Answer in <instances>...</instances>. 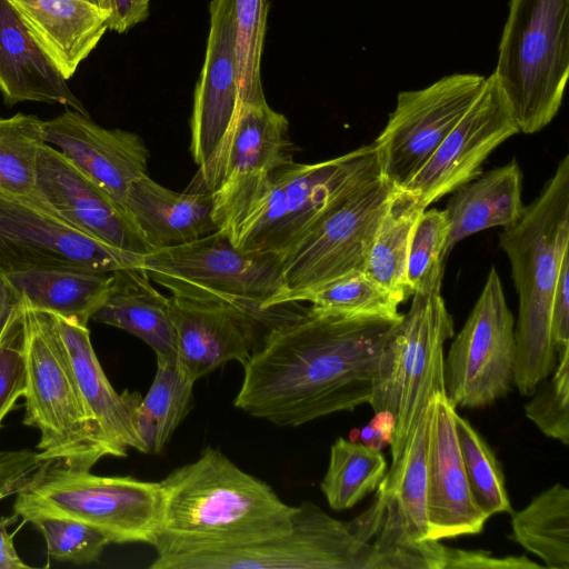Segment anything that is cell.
<instances>
[{
  "label": "cell",
  "instance_id": "cell-1",
  "mask_svg": "<svg viewBox=\"0 0 569 569\" xmlns=\"http://www.w3.org/2000/svg\"><path fill=\"white\" fill-rule=\"evenodd\" d=\"M401 319L290 311L242 365L234 406L298 427L369 403L380 357Z\"/></svg>",
  "mask_w": 569,
  "mask_h": 569
},
{
  "label": "cell",
  "instance_id": "cell-2",
  "mask_svg": "<svg viewBox=\"0 0 569 569\" xmlns=\"http://www.w3.org/2000/svg\"><path fill=\"white\" fill-rule=\"evenodd\" d=\"M160 486L161 516L151 545L157 557L254 545L291 528L295 507L210 446Z\"/></svg>",
  "mask_w": 569,
  "mask_h": 569
},
{
  "label": "cell",
  "instance_id": "cell-3",
  "mask_svg": "<svg viewBox=\"0 0 569 569\" xmlns=\"http://www.w3.org/2000/svg\"><path fill=\"white\" fill-rule=\"evenodd\" d=\"M380 177L373 143L321 162L293 161L218 187L213 219L236 248L283 257L333 206Z\"/></svg>",
  "mask_w": 569,
  "mask_h": 569
},
{
  "label": "cell",
  "instance_id": "cell-4",
  "mask_svg": "<svg viewBox=\"0 0 569 569\" xmlns=\"http://www.w3.org/2000/svg\"><path fill=\"white\" fill-rule=\"evenodd\" d=\"M499 246L506 252L519 296L515 325L512 382L532 396L557 366L550 339V307L560 268L569 254V156L558 163L521 217L505 227Z\"/></svg>",
  "mask_w": 569,
  "mask_h": 569
},
{
  "label": "cell",
  "instance_id": "cell-5",
  "mask_svg": "<svg viewBox=\"0 0 569 569\" xmlns=\"http://www.w3.org/2000/svg\"><path fill=\"white\" fill-rule=\"evenodd\" d=\"M23 301V300H22ZM23 423L40 432L39 458L90 470L111 456L77 387L52 315L23 302Z\"/></svg>",
  "mask_w": 569,
  "mask_h": 569
},
{
  "label": "cell",
  "instance_id": "cell-6",
  "mask_svg": "<svg viewBox=\"0 0 569 569\" xmlns=\"http://www.w3.org/2000/svg\"><path fill=\"white\" fill-rule=\"evenodd\" d=\"M493 73L519 131L547 127L569 74V0H510Z\"/></svg>",
  "mask_w": 569,
  "mask_h": 569
},
{
  "label": "cell",
  "instance_id": "cell-7",
  "mask_svg": "<svg viewBox=\"0 0 569 569\" xmlns=\"http://www.w3.org/2000/svg\"><path fill=\"white\" fill-rule=\"evenodd\" d=\"M161 506L160 482L47 463L17 495L13 512L24 522L37 516L78 520L102 531L111 543L152 545Z\"/></svg>",
  "mask_w": 569,
  "mask_h": 569
},
{
  "label": "cell",
  "instance_id": "cell-8",
  "mask_svg": "<svg viewBox=\"0 0 569 569\" xmlns=\"http://www.w3.org/2000/svg\"><path fill=\"white\" fill-rule=\"evenodd\" d=\"M440 288L436 283L412 295L373 379L370 406L375 413L386 411L395 418L392 461L400 457L432 395L445 392L443 345L455 330Z\"/></svg>",
  "mask_w": 569,
  "mask_h": 569
},
{
  "label": "cell",
  "instance_id": "cell-9",
  "mask_svg": "<svg viewBox=\"0 0 569 569\" xmlns=\"http://www.w3.org/2000/svg\"><path fill=\"white\" fill-rule=\"evenodd\" d=\"M139 267L172 296L223 300L268 310L280 306L284 293L283 257L244 251L217 229L196 240L156 249Z\"/></svg>",
  "mask_w": 569,
  "mask_h": 569
},
{
  "label": "cell",
  "instance_id": "cell-10",
  "mask_svg": "<svg viewBox=\"0 0 569 569\" xmlns=\"http://www.w3.org/2000/svg\"><path fill=\"white\" fill-rule=\"evenodd\" d=\"M151 569H378L371 542L311 501L295 507L288 532L263 542L156 557Z\"/></svg>",
  "mask_w": 569,
  "mask_h": 569
},
{
  "label": "cell",
  "instance_id": "cell-11",
  "mask_svg": "<svg viewBox=\"0 0 569 569\" xmlns=\"http://www.w3.org/2000/svg\"><path fill=\"white\" fill-rule=\"evenodd\" d=\"M395 188L382 177L350 193L322 216L283 256L280 306L352 272L365 271L379 221Z\"/></svg>",
  "mask_w": 569,
  "mask_h": 569
},
{
  "label": "cell",
  "instance_id": "cell-12",
  "mask_svg": "<svg viewBox=\"0 0 569 569\" xmlns=\"http://www.w3.org/2000/svg\"><path fill=\"white\" fill-rule=\"evenodd\" d=\"M513 365L515 319L492 267L443 360L446 397L455 408L492 405L510 390Z\"/></svg>",
  "mask_w": 569,
  "mask_h": 569
},
{
  "label": "cell",
  "instance_id": "cell-13",
  "mask_svg": "<svg viewBox=\"0 0 569 569\" xmlns=\"http://www.w3.org/2000/svg\"><path fill=\"white\" fill-rule=\"evenodd\" d=\"M485 80L477 73H453L426 88L401 91L372 142L382 179L395 189L405 188L475 101Z\"/></svg>",
  "mask_w": 569,
  "mask_h": 569
},
{
  "label": "cell",
  "instance_id": "cell-14",
  "mask_svg": "<svg viewBox=\"0 0 569 569\" xmlns=\"http://www.w3.org/2000/svg\"><path fill=\"white\" fill-rule=\"evenodd\" d=\"M142 256L76 230L37 200L0 193V274L42 268L103 272L139 267Z\"/></svg>",
  "mask_w": 569,
  "mask_h": 569
},
{
  "label": "cell",
  "instance_id": "cell-15",
  "mask_svg": "<svg viewBox=\"0 0 569 569\" xmlns=\"http://www.w3.org/2000/svg\"><path fill=\"white\" fill-rule=\"evenodd\" d=\"M268 310L223 300L170 298L177 361L193 382L229 361L246 363L268 331L290 311Z\"/></svg>",
  "mask_w": 569,
  "mask_h": 569
},
{
  "label": "cell",
  "instance_id": "cell-16",
  "mask_svg": "<svg viewBox=\"0 0 569 569\" xmlns=\"http://www.w3.org/2000/svg\"><path fill=\"white\" fill-rule=\"evenodd\" d=\"M518 132L510 106L492 72L468 110L402 189L427 208L480 176L491 152Z\"/></svg>",
  "mask_w": 569,
  "mask_h": 569
},
{
  "label": "cell",
  "instance_id": "cell-17",
  "mask_svg": "<svg viewBox=\"0 0 569 569\" xmlns=\"http://www.w3.org/2000/svg\"><path fill=\"white\" fill-rule=\"evenodd\" d=\"M36 194L52 213L94 240L138 256L153 251L127 209L47 143L38 153Z\"/></svg>",
  "mask_w": 569,
  "mask_h": 569
},
{
  "label": "cell",
  "instance_id": "cell-18",
  "mask_svg": "<svg viewBox=\"0 0 569 569\" xmlns=\"http://www.w3.org/2000/svg\"><path fill=\"white\" fill-rule=\"evenodd\" d=\"M206 53L194 88L190 151L206 168L227 137L240 106L234 0H211Z\"/></svg>",
  "mask_w": 569,
  "mask_h": 569
},
{
  "label": "cell",
  "instance_id": "cell-19",
  "mask_svg": "<svg viewBox=\"0 0 569 569\" xmlns=\"http://www.w3.org/2000/svg\"><path fill=\"white\" fill-rule=\"evenodd\" d=\"M456 408L435 392L427 443L428 539L478 535L488 516L476 503L459 449Z\"/></svg>",
  "mask_w": 569,
  "mask_h": 569
},
{
  "label": "cell",
  "instance_id": "cell-20",
  "mask_svg": "<svg viewBox=\"0 0 569 569\" xmlns=\"http://www.w3.org/2000/svg\"><path fill=\"white\" fill-rule=\"evenodd\" d=\"M42 129L44 143L123 207L130 184L148 173L149 151L133 132L103 128L73 109L43 120Z\"/></svg>",
  "mask_w": 569,
  "mask_h": 569
},
{
  "label": "cell",
  "instance_id": "cell-21",
  "mask_svg": "<svg viewBox=\"0 0 569 569\" xmlns=\"http://www.w3.org/2000/svg\"><path fill=\"white\" fill-rule=\"evenodd\" d=\"M289 121L267 101L243 103L210 163L187 188L213 192L224 182L253 172H269L293 162Z\"/></svg>",
  "mask_w": 569,
  "mask_h": 569
},
{
  "label": "cell",
  "instance_id": "cell-22",
  "mask_svg": "<svg viewBox=\"0 0 569 569\" xmlns=\"http://www.w3.org/2000/svg\"><path fill=\"white\" fill-rule=\"evenodd\" d=\"M52 319L77 387L111 457H126L128 448L142 452L136 427L141 395L129 390L119 393L111 386L93 350L88 326L56 315Z\"/></svg>",
  "mask_w": 569,
  "mask_h": 569
},
{
  "label": "cell",
  "instance_id": "cell-23",
  "mask_svg": "<svg viewBox=\"0 0 569 569\" xmlns=\"http://www.w3.org/2000/svg\"><path fill=\"white\" fill-rule=\"evenodd\" d=\"M8 1L66 80L74 74L108 30V10L90 0Z\"/></svg>",
  "mask_w": 569,
  "mask_h": 569
},
{
  "label": "cell",
  "instance_id": "cell-24",
  "mask_svg": "<svg viewBox=\"0 0 569 569\" xmlns=\"http://www.w3.org/2000/svg\"><path fill=\"white\" fill-rule=\"evenodd\" d=\"M0 92L7 107L59 103L89 116L8 0H0Z\"/></svg>",
  "mask_w": 569,
  "mask_h": 569
},
{
  "label": "cell",
  "instance_id": "cell-25",
  "mask_svg": "<svg viewBox=\"0 0 569 569\" xmlns=\"http://www.w3.org/2000/svg\"><path fill=\"white\" fill-rule=\"evenodd\" d=\"M124 208L152 250L182 244L218 229L212 192L172 191L148 173L130 184Z\"/></svg>",
  "mask_w": 569,
  "mask_h": 569
},
{
  "label": "cell",
  "instance_id": "cell-26",
  "mask_svg": "<svg viewBox=\"0 0 569 569\" xmlns=\"http://www.w3.org/2000/svg\"><path fill=\"white\" fill-rule=\"evenodd\" d=\"M109 293L91 320L122 329L146 342L156 358L177 360L170 298L160 293L140 267L112 272Z\"/></svg>",
  "mask_w": 569,
  "mask_h": 569
},
{
  "label": "cell",
  "instance_id": "cell-27",
  "mask_svg": "<svg viewBox=\"0 0 569 569\" xmlns=\"http://www.w3.org/2000/svg\"><path fill=\"white\" fill-rule=\"evenodd\" d=\"M522 178L518 161L512 159L452 192L445 209L449 224L445 259L467 237L493 227H508L521 217Z\"/></svg>",
  "mask_w": 569,
  "mask_h": 569
},
{
  "label": "cell",
  "instance_id": "cell-28",
  "mask_svg": "<svg viewBox=\"0 0 569 569\" xmlns=\"http://www.w3.org/2000/svg\"><path fill=\"white\" fill-rule=\"evenodd\" d=\"M27 307L88 326L106 300L112 272L84 268H42L4 274Z\"/></svg>",
  "mask_w": 569,
  "mask_h": 569
},
{
  "label": "cell",
  "instance_id": "cell-29",
  "mask_svg": "<svg viewBox=\"0 0 569 569\" xmlns=\"http://www.w3.org/2000/svg\"><path fill=\"white\" fill-rule=\"evenodd\" d=\"M405 189H395L379 221L365 272L400 303L412 296L407 282V257L413 227L426 210Z\"/></svg>",
  "mask_w": 569,
  "mask_h": 569
},
{
  "label": "cell",
  "instance_id": "cell-30",
  "mask_svg": "<svg viewBox=\"0 0 569 569\" xmlns=\"http://www.w3.org/2000/svg\"><path fill=\"white\" fill-rule=\"evenodd\" d=\"M431 401L432 397L377 491L395 506L407 533L416 541L428 539L427 443Z\"/></svg>",
  "mask_w": 569,
  "mask_h": 569
},
{
  "label": "cell",
  "instance_id": "cell-31",
  "mask_svg": "<svg viewBox=\"0 0 569 569\" xmlns=\"http://www.w3.org/2000/svg\"><path fill=\"white\" fill-rule=\"evenodd\" d=\"M150 389L136 408V427L143 453H160L190 411L193 385L177 360L156 358Z\"/></svg>",
  "mask_w": 569,
  "mask_h": 569
},
{
  "label": "cell",
  "instance_id": "cell-32",
  "mask_svg": "<svg viewBox=\"0 0 569 569\" xmlns=\"http://www.w3.org/2000/svg\"><path fill=\"white\" fill-rule=\"evenodd\" d=\"M511 538L546 567L569 569V490L558 482L511 512Z\"/></svg>",
  "mask_w": 569,
  "mask_h": 569
},
{
  "label": "cell",
  "instance_id": "cell-33",
  "mask_svg": "<svg viewBox=\"0 0 569 569\" xmlns=\"http://www.w3.org/2000/svg\"><path fill=\"white\" fill-rule=\"evenodd\" d=\"M386 472L379 449L340 437L331 446L320 489L331 509H349L377 489Z\"/></svg>",
  "mask_w": 569,
  "mask_h": 569
},
{
  "label": "cell",
  "instance_id": "cell-34",
  "mask_svg": "<svg viewBox=\"0 0 569 569\" xmlns=\"http://www.w3.org/2000/svg\"><path fill=\"white\" fill-rule=\"evenodd\" d=\"M42 121L34 114L0 117V193L38 201L36 169L44 143Z\"/></svg>",
  "mask_w": 569,
  "mask_h": 569
},
{
  "label": "cell",
  "instance_id": "cell-35",
  "mask_svg": "<svg viewBox=\"0 0 569 569\" xmlns=\"http://www.w3.org/2000/svg\"><path fill=\"white\" fill-rule=\"evenodd\" d=\"M455 426L469 487L478 507L490 518L512 512L500 462L482 436L457 412Z\"/></svg>",
  "mask_w": 569,
  "mask_h": 569
},
{
  "label": "cell",
  "instance_id": "cell-36",
  "mask_svg": "<svg viewBox=\"0 0 569 569\" xmlns=\"http://www.w3.org/2000/svg\"><path fill=\"white\" fill-rule=\"evenodd\" d=\"M313 309L347 317L399 319L400 302L365 271L352 272L307 295Z\"/></svg>",
  "mask_w": 569,
  "mask_h": 569
},
{
  "label": "cell",
  "instance_id": "cell-37",
  "mask_svg": "<svg viewBox=\"0 0 569 569\" xmlns=\"http://www.w3.org/2000/svg\"><path fill=\"white\" fill-rule=\"evenodd\" d=\"M268 9V0H234L240 106L266 100L261 57Z\"/></svg>",
  "mask_w": 569,
  "mask_h": 569
},
{
  "label": "cell",
  "instance_id": "cell-38",
  "mask_svg": "<svg viewBox=\"0 0 569 569\" xmlns=\"http://www.w3.org/2000/svg\"><path fill=\"white\" fill-rule=\"evenodd\" d=\"M448 232L445 210L426 209L418 218L410 238L406 268L412 295L441 283Z\"/></svg>",
  "mask_w": 569,
  "mask_h": 569
},
{
  "label": "cell",
  "instance_id": "cell-39",
  "mask_svg": "<svg viewBox=\"0 0 569 569\" xmlns=\"http://www.w3.org/2000/svg\"><path fill=\"white\" fill-rule=\"evenodd\" d=\"M42 535L48 555L58 560L86 565L99 559L109 538L84 522L54 516H37L30 521Z\"/></svg>",
  "mask_w": 569,
  "mask_h": 569
},
{
  "label": "cell",
  "instance_id": "cell-40",
  "mask_svg": "<svg viewBox=\"0 0 569 569\" xmlns=\"http://www.w3.org/2000/svg\"><path fill=\"white\" fill-rule=\"evenodd\" d=\"M558 365L525 405V413L547 437L569 445V348L558 352Z\"/></svg>",
  "mask_w": 569,
  "mask_h": 569
},
{
  "label": "cell",
  "instance_id": "cell-41",
  "mask_svg": "<svg viewBox=\"0 0 569 569\" xmlns=\"http://www.w3.org/2000/svg\"><path fill=\"white\" fill-rule=\"evenodd\" d=\"M23 301L0 338V427L24 391Z\"/></svg>",
  "mask_w": 569,
  "mask_h": 569
},
{
  "label": "cell",
  "instance_id": "cell-42",
  "mask_svg": "<svg viewBox=\"0 0 569 569\" xmlns=\"http://www.w3.org/2000/svg\"><path fill=\"white\" fill-rule=\"evenodd\" d=\"M47 462L30 449L0 451V500L17 496L42 471Z\"/></svg>",
  "mask_w": 569,
  "mask_h": 569
},
{
  "label": "cell",
  "instance_id": "cell-43",
  "mask_svg": "<svg viewBox=\"0 0 569 569\" xmlns=\"http://www.w3.org/2000/svg\"><path fill=\"white\" fill-rule=\"evenodd\" d=\"M439 569H533L541 568L525 556L493 557L483 550H462L441 546Z\"/></svg>",
  "mask_w": 569,
  "mask_h": 569
},
{
  "label": "cell",
  "instance_id": "cell-44",
  "mask_svg": "<svg viewBox=\"0 0 569 569\" xmlns=\"http://www.w3.org/2000/svg\"><path fill=\"white\" fill-rule=\"evenodd\" d=\"M550 339L557 353L569 348V254L562 261L552 295Z\"/></svg>",
  "mask_w": 569,
  "mask_h": 569
},
{
  "label": "cell",
  "instance_id": "cell-45",
  "mask_svg": "<svg viewBox=\"0 0 569 569\" xmlns=\"http://www.w3.org/2000/svg\"><path fill=\"white\" fill-rule=\"evenodd\" d=\"M108 30L124 33L149 17L150 0H104Z\"/></svg>",
  "mask_w": 569,
  "mask_h": 569
},
{
  "label": "cell",
  "instance_id": "cell-46",
  "mask_svg": "<svg viewBox=\"0 0 569 569\" xmlns=\"http://www.w3.org/2000/svg\"><path fill=\"white\" fill-rule=\"evenodd\" d=\"M375 418L362 429L365 445L379 449L390 443L395 431V418L390 412H377Z\"/></svg>",
  "mask_w": 569,
  "mask_h": 569
},
{
  "label": "cell",
  "instance_id": "cell-47",
  "mask_svg": "<svg viewBox=\"0 0 569 569\" xmlns=\"http://www.w3.org/2000/svg\"><path fill=\"white\" fill-rule=\"evenodd\" d=\"M19 517L12 516L0 518V569H28L30 568L18 555L13 545V535L8 527L17 521Z\"/></svg>",
  "mask_w": 569,
  "mask_h": 569
},
{
  "label": "cell",
  "instance_id": "cell-48",
  "mask_svg": "<svg viewBox=\"0 0 569 569\" xmlns=\"http://www.w3.org/2000/svg\"><path fill=\"white\" fill-rule=\"evenodd\" d=\"M22 302L21 295L0 274V338Z\"/></svg>",
  "mask_w": 569,
  "mask_h": 569
},
{
  "label": "cell",
  "instance_id": "cell-49",
  "mask_svg": "<svg viewBox=\"0 0 569 569\" xmlns=\"http://www.w3.org/2000/svg\"><path fill=\"white\" fill-rule=\"evenodd\" d=\"M90 1H92L93 3L100 6L101 8H104V0H90Z\"/></svg>",
  "mask_w": 569,
  "mask_h": 569
}]
</instances>
